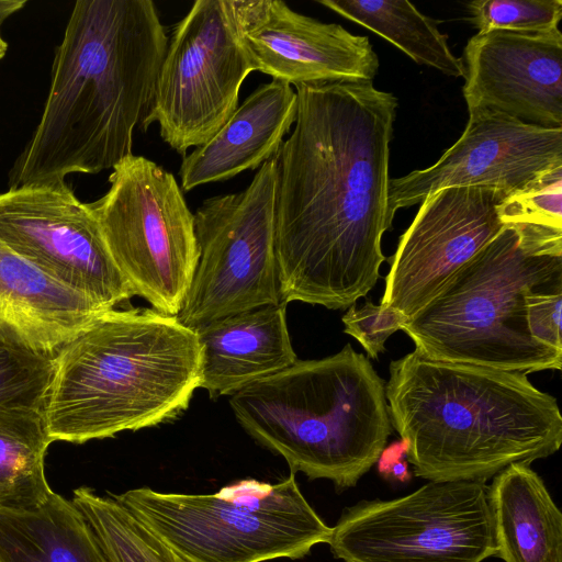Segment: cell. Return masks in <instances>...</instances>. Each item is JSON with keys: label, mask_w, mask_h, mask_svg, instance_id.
<instances>
[{"label": "cell", "mask_w": 562, "mask_h": 562, "mask_svg": "<svg viewBox=\"0 0 562 562\" xmlns=\"http://www.w3.org/2000/svg\"><path fill=\"white\" fill-rule=\"evenodd\" d=\"M277 154L274 250L282 303L344 310L386 260L390 142L397 99L372 81L297 85Z\"/></svg>", "instance_id": "6da1fadb"}, {"label": "cell", "mask_w": 562, "mask_h": 562, "mask_svg": "<svg viewBox=\"0 0 562 562\" xmlns=\"http://www.w3.org/2000/svg\"><path fill=\"white\" fill-rule=\"evenodd\" d=\"M168 37L150 0H78L55 52L41 120L10 188L99 173L146 132Z\"/></svg>", "instance_id": "7a4b0ae2"}, {"label": "cell", "mask_w": 562, "mask_h": 562, "mask_svg": "<svg viewBox=\"0 0 562 562\" xmlns=\"http://www.w3.org/2000/svg\"><path fill=\"white\" fill-rule=\"evenodd\" d=\"M385 396L407 462L428 481H481L530 464L562 443L557 400L524 372L428 359L390 363Z\"/></svg>", "instance_id": "3957f363"}, {"label": "cell", "mask_w": 562, "mask_h": 562, "mask_svg": "<svg viewBox=\"0 0 562 562\" xmlns=\"http://www.w3.org/2000/svg\"><path fill=\"white\" fill-rule=\"evenodd\" d=\"M201 362L196 333L177 316L109 310L54 357L47 435L83 443L167 423L200 387Z\"/></svg>", "instance_id": "277c9868"}, {"label": "cell", "mask_w": 562, "mask_h": 562, "mask_svg": "<svg viewBox=\"0 0 562 562\" xmlns=\"http://www.w3.org/2000/svg\"><path fill=\"white\" fill-rule=\"evenodd\" d=\"M229 405L246 432L292 473L329 480L340 491L378 462L392 431L385 383L349 344L248 384Z\"/></svg>", "instance_id": "5b68a950"}, {"label": "cell", "mask_w": 562, "mask_h": 562, "mask_svg": "<svg viewBox=\"0 0 562 562\" xmlns=\"http://www.w3.org/2000/svg\"><path fill=\"white\" fill-rule=\"evenodd\" d=\"M562 279V238L505 225L401 329L428 359L524 372L560 370L562 353L528 326V297Z\"/></svg>", "instance_id": "8992f818"}, {"label": "cell", "mask_w": 562, "mask_h": 562, "mask_svg": "<svg viewBox=\"0 0 562 562\" xmlns=\"http://www.w3.org/2000/svg\"><path fill=\"white\" fill-rule=\"evenodd\" d=\"M109 495L190 562L301 559L331 535L292 472L273 484L247 479L213 494L143 486Z\"/></svg>", "instance_id": "52a82bcc"}, {"label": "cell", "mask_w": 562, "mask_h": 562, "mask_svg": "<svg viewBox=\"0 0 562 562\" xmlns=\"http://www.w3.org/2000/svg\"><path fill=\"white\" fill-rule=\"evenodd\" d=\"M88 206L135 295L166 315L180 312L200 258L194 215L172 173L143 156L113 168Z\"/></svg>", "instance_id": "ba28073f"}, {"label": "cell", "mask_w": 562, "mask_h": 562, "mask_svg": "<svg viewBox=\"0 0 562 562\" xmlns=\"http://www.w3.org/2000/svg\"><path fill=\"white\" fill-rule=\"evenodd\" d=\"M488 486L429 481L392 499L361 501L331 527L344 562H483L495 555Z\"/></svg>", "instance_id": "9c48e42d"}, {"label": "cell", "mask_w": 562, "mask_h": 562, "mask_svg": "<svg viewBox=\"0 0 562 562\" xmlns=\"http://www.w3.org/2000/svg\"><path fill=\"white\" fill-rule=\"evenodd\" d=\"M277 156L237 193L206 199L194 215L200 258L177 317L192 330L281 303L274 250Z\"/></svg>", "instance_id": "30bf717a"}, {"label": "cell", "mask_w": 562, "mask_h": 562, "mask_svg": "<svg viewBox=\"0 0 562 562\" xmlns=\"http://www.w3.org/2000/svg\"><path fill=\"white\" fill-rule=\"evenodd\" d=\"M252 71L231 1H195L168 41L146 130L156 122L162 140L184 157L228 121Z\"/></svg>", "instance_id": "8fae6325"}, {"label": "cell", "mask_w": 562, "mask_h": 562, "mask_svg": "<svg viewBox=\"0 0 562 562\" xmlns=\"http://www.w3.org/2000/svg\"><path fill=\"white\" fill-rule=\"evenodd\" d=\"M0 239L67 288L112 310L135 295L88 203L65 181L0 193Z\"/></svg>", "instance_id": "7c38bea8"}, {"label": "cell", "mask_w": 562, "mask_h": 562, "mask_svg": "<svg viewBox=\"0 0 562 562\" xmlns=\"http://www.w3.org/2000/svg\"><path fill=\"white\" fill-rule=\"evenodd\" d=\"M507 193L490 187H450L428 195L389 259L381 307L404 321L505 226L497 205Z\"/></svg>", "instance_id": "4fadbf2b"}, {"label": "cell", "mask_w": 562, "mask_h": 562, "mask_svg": "<svg viewBox=\"0 0 562 562\" xmlns=\"http://www.w3.org/2000/svg\"><path fill=\"white\" fill-rule=\"evenodd\" d=\"M469 111L460 138L432 166L389 180L387 220L450 187H490L508 195L562 166V128H547L506 114Z\"/></svg>", "instance_id": "5bb4252c"}, {"label": "cell", "mask_w": 562, "mask_h": 562, "mask_svg": "<svg viewBox=\"0 0 562 562\" xmlns=\"http://www.w3.org/2000/svg\"><path fill=\"white\" fill-rule=\"evenodd\" d=\"M254 71L289 85L372 81L379 57L367 36L293 11L281 0H229Z\"/></svg>", "instance_id": "9a60e30c"}, {"label": "cell", "mask_w": 562, "mask_h": 562, "mask_svg": "<svg viewBox=\"0 0 562 562\" xmlns=\"http://www.w3.org/2000/svg\"><path fill=\"white\" fill-rule=\"evenodd\" d=\"M468 110L486 109L524 123L562 128V33L490 31L463 52Z\"/></svg>", "instance_id": "2e32d148"}, {"label": "cell", "mask_w": 562, "mask_h": 562, "mask_svg": "<svg viewBox=\"0 0 562 562\" xmlns=\"http://www.w3.org/2000/svg\"><path fill=\"white\" fill-rule=\"evenodd\" d=\"M106 311L0 239V340L54 358Z\"/></svg>", "instance_id": "e0dca14e"}, {"label": "cell", "mask_w": 562, "mask_h": 562, "mask_svg": "<svg viewBox=\"0 0 562 562\" xmlns=\"http://www.w3.org/2000/svg\"><path fill=\"white\" fill-rule=\"evenodd\" d=\"M296 112L297 95L291 85L276 79L260 85L207 143L183 157L181 190L260 168L279 153Z\"/></svg>", "instance_id": "ac0fdd59"}, {"label": "cell", "mask_w": 562, "mask_h": 562, "mask_svg": "<svg viewBox=\"0 0 562 562\" xmlns=\"http://www.w3.org/2000/svg\"><path fill=\"white\" fill-rule=\"evenodd\" d=\"M195 333L202 356L200 387L211 398L232 396L297 360L282 302L225 316Z\"/></svg>", "instance_id": "d6986e66"}, {"label": "cell", "mask_w": 562, "mask_h": 562, "mask_svg": "<svg viewBox=\"0 0 562 562\" xmlns=\"http://www.w3.org/2000/svg\"><path fill=\"white\" fill-rule=\"evenodd\" d=\"M495 557L504 562H562V514L530 464L498 472L487 491Z\"/></svg>", "instance_id": "ffe728a7"}, {"label": "cell", "mask_w": 562, "mask_h": 562, "mask_svg": "<svg viewBox=\"0 0 562 562\" xmlns=\"http://www.w3.org/2000/svg\"><path fill=\"white\" fill-rule=\"evenodd\" d=\"M0 562H110L83 513L52 491L33 510L0 509Z\"/></svg>", "instance_id": "44dd1931"}, {"label": "cell", "mask_w": 562, "mask_h": 562, "mask_svg": "<svg viewBox=\"0 0 562 562\" xmlns=\"http://www.w3.org/2000/svg\"><path fill=\"white\" fill-rule=\"evenodd\" d=\"M319 4L376 33L415 63L452 77L464 76L462 58L450 50L437 22L402 0H318Z\"/></svg>", "instance_id": "7402d4cb"}, {"label": "cell", "mask_w": 562, "mask_h": 562, "mask_svg": "<svg viewBox=\"0 0 562 562\" xmlns=\"http://www.w3.org/2000/svg\"><path fill=\"white\" fill-rule=\"evenodd\" d=\"M50 442L42 411L0 409L1 510H33L47 499L44 460Z\"/></svg>", "instance_id": "603a6c76"}, {"label": "cell", "mask_w": 562, "mask_h": 562, "mask_svg": "<svg viewBox=\"0 0 562 562\" xmlns=\"http://www.w3.org/2000/svg\"><path fill=\"white\" fill-rule=\"evenodd\" d=\"M72 502L90 522L110 562H190L110 495L80 486L74 491Z\"/></svg>", "instance_id": "cb8c5ba5"}, {"label": "cell", "mask_w": 562, "mask_h": 562, "mask_svg": "<svg viewBox=\"0 0 562 562\" xmlns=\"http://www.w3.org/2000/svg\"><path fill=\"white\" fill-rule=\"evenodd\" d=\"M54 358L0 340V409L44 412Z\"/></svg>", "instance_id": "d4e9b609"}, {"label": "cell", "mask_w": 562, "mask_h": 562, "mask_svg": "<svg viewBox=\"0 0 562 562\" xmlns=\"http://www.w3.org/2000/svg\"><path fill=\"white\" fill-rule=\"evenodd\" d=\"M504 225L535 234L562 236V166L541 175L497 205Z\"/></svg>", "instance_id": "484cf974"}, {"label": "cell", "mask_w": 562, "mask_h": 562, "mask_svg": "<svg viewBox=\"0 0 562 562\" xmlns=\"http://www.w3.org/2000/svg\"><path fill=\"white\" fill-rule=\"evenodd\" d=\"M468 10L479 33L548 32L559 29L562 19L561 0H474Z\"/></svg>", "instance_id": "4316f807"}, {"label": "cell", "mask_w": 562, "mask_h": 562, "mask_svg": "<svg viewBox=\"0 0 562 562\" xmlns=\"http://www.w3.org/2000/svg\"><path fill=\"white\" fill-rule=\"evenodd\" d=\"M341 321L345 325L344 331L357 339L373 359L385 350L387 338L404 324L396 313L369 300L360 308H357L356 303L350 305Z\"/></svg>", "instance_id": "83f0119b"}, {"label": "cell", "mask_w": 562, "mask_h": 562, "mask_svg": "<svg viewBox=\"0 0 562 562\" xmlns=\"http://www.w3.org/2000/svg\"><path fill=\"white\" fill-rule=\"evenodd\" d=\"M562 279H558L528 297V326L540 344L562 353L561 337Z\"/></svg>", "instance_id": "f1b7e54d"}, {"label": "cell", "mask_w": 562, "mask_h": 562, "mask_svg": "<svg viewBox=\"0 0 562 562\" xmlns=\"http://www.w3.org/2000/svg\"><path fill=\"white\" fill-rule=\"evenodd\" d=\"M407 452V441L401 439L385 447L378 459V469L381 475L400 482H406L412 474L404 460Z\"/></svg>", "instance_id": "f546056e"}, {"label": "cell", "mask_w": 562, "mask_h": 562, "mask_svg": "<svg viewBox=\"0 0 562 562\" xmlns=\"http://www.w3.org/2000/svg\"><path fill=\"white\" fill-rule=\"evenodd\" d=\"M26 3V0H0V27L10 15L21 10Z\"/></svg>", "instance_id": "4dcf8cb0"}, {"label": "cell", "mask_w": 562, "mask_h": 562, "mask_svg": "<svg viewBox=\"0 0 562 562\" xmlns=\"http://www.w3.org/2000/svg\"><path fill=\"white\" fill-rule=\"evenodd\" d=\"M8 50L7 42L0 35V59H2Z\"/></svg>", "instance_id": "1f68e13d"}]
</instances>
